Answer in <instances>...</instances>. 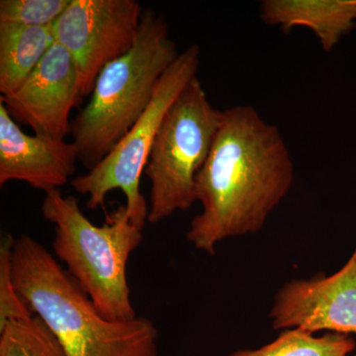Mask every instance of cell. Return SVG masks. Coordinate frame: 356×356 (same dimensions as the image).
I'll return each instance as SVG.
<instances>
[{
    "label": "cell",
    "instance_id": "cell-3",
    "mask_svg": "<svg viewBox=\"0 0 356 356\" xmlns=\"http://www.w3.org/2000/svg\"><path fill=\"white\" fill-rule=\"evenodd\" d=\"M179 54L165 18L153 9H144L132 49L102 70L88 104L70 124L79 161L88 172L142 116L161 76Z\"/></svg>",
    "mask_w": 356,
    "mask_h": 356
},
{
    "label": "cell",
    "instance_id": "cell-16",
    "mask_svg": "<svg viewBox=\"0 0 356 356\" xmlns=\"http://www.w3.org/2000/svg\"><path fill=\"white\" fill-rule=\"evenodd\" d=\"M15 238L2 234L0 241V329L9 322L24 320L34 314L20 296L13 276V250Z\"/></svg>",
    "mask_w": 356,
    "mask_h": 356
},
{
    "label": "cell",
    "instance_id": "cell-8",
    "mask_svg": "<svg viewBox=\"0 0 356 356\" xmlns=\"http://www.w3.org/2000/svg\"><path fill=\"white\" fill-rule=\"evenodd\" d=\"M269 318L275 331L356 334V257L331 276L288 281L276 293Z\"/></svg>",
    "mask_w": 356,
    "mask_h": 356
},
{
    "label": "cell",
    "instance_id": "cell-2",
    "mask_svg": "<svg viewBox=\"0 0 356 356\" xmlns=\"http://www.w3.org/2000/svg\"><path fill=\"white\" fill-rule=\"evenodd\" d=\"M11 266L18 293L57 339L65 356H158L159 332L151 320L104 317L32 236L15 238Z\"/></svg>",
    "mask_w": 356,
    "mask_h": 356
},
{
    "label": "cell",
    "instance_id": "cell-11",
    "mask_svg": "<svg viewBox=\"0 0 356 356\" xmlns=\"http://www.w3.org/2000/svg\"><path fill=\"white\" fill-rule=\"evenodd\" d=\"M261 16L283 31L308 28L329 53L356 27V0H264Z\"/></svg>",
    "mask_w": 356,
    "mask_h": 356
},
{
    "label": "cell",
    "instance_id": "cell-7",
    "mask_svg": "<svg viewBox=\"0 0 356 356\" xmlns=\"http://www.w3.org/2000/svg\"><path fill=\"white\" fill-rule=\"evenodd\" d=\"M143 13L136 0H72L56 21V42L72 56L83 97L102 70L132 49Z\"/></svg>",
    "mask_w": 356,
    "mask_h": 356
},
{
    "label": "cell",
    "instance_id": "cell-10",
    "mask_svg": "<svg viewBox=\"0 0 356 356\" xmlns=\"http://www.w3.org/2000/svg\"><path fill=\"white\" fill-rule=\"evenodd\" d=\"M74 143L44 135H27L0 103V186L23 181L33 188L58 191L76 172Z\"/></svg>",
    "mask_w": 356,
    "mask_h": 356
},
{
    "label": "cell",
    "instance_id": "cell-14",
    "mask_svg": "<svg viewBox=\"0 0 356 356\" xmlns=\"http://www.w3.org/2000/svg\"><path fill=\"white\" fill-rule=\"evenodd\" d=\"M0 356H65L38 316L9 322L0 329Z\"/></svg>",
    "mask_w": 356,
    "mask_h": 356
},
{
    "label": "cell",
    "instance_id": "cell-12",
    "mask_svg": "<svg viewBox=\"0 0 356 356\" xmlns=\"http://www.w3.org/2000/svg\"><path fill=\"white\" fill-rule=\"evenodd\" d=\"M56 43L53 26L0 22V93L13 95Z\"/></svg>",
    "mask_w": 356,
    "mask_h": 356
},
{
    "label": "cell",
    "instance_id": "cell-15",
    "mask_svg": "<svg viewBox=\"0 0 356 356\" xmlns=\"http://www.w3.org/2000/svg\"><path fill=\"white\" fill-rule=\"evenodd\" d=\"M72 0H1L0 22L32 27L53 26Z\"/></svg>",
    "mask_w": 356,
    "mask_h": 356
},
{
    "label": "cell",
    "instance_id": "cell-6",
    "mask_svg": "<svg viewBox=\"0 0 356 356\" xmlns=\"http://www.w3.org/2000/svg\"><path fill=\"white\" fill-rule=\"evenodd\" d=\"M199 64L198 44L181 51L161 76L153 99L132 128L98 165L70 180L74 191L88 196V209L102 207L110 192L121 191L131 221L144 229L149 205L140 192V177L166 113L192 79L197 77Z\"/></svg>",
    "mask_w": 356,
    "mask_h": 356
},
{
    "label": "cell",
    "instance_id": "cell-17",
    "mask_svg": "<svg viewBox=\"0 0 356 356\" xmlns=\"http://www.w3.org/2000/svg\"><path fill=\"white\" fill-rule=\"evenodd\" d=\"M353 257H356V248H355V252H353Z\"/></svg>",
    "mask_w": 356,
    "mask_h": 356
},
{
    "label": "cell",
    "instance_id": "cell-5",
    "mask_svg": "<svg viewBox=\"0 0 356 356\" xmlns=\"http://www.w3.org/2000/svg\"><path fill=\"white\" fill-rule=\"evenodd\" d=\"M221 120L202 83L192 79L166 113L145 168L151 181L147 222L158 224L196 202V177Z\"/></svg>",
    "mask_w": 356,
    "mask_h": 356
},
{
    "label": "cell",
    "instance_id": "cell-9",
    "mask_svg": "<svg viewBox=\"0 0 356 356\" xmlns=\"http://www.w3.org/2000/svg\"><path fill=\"white\" fill-rule=\"evenodd\" d=\"M83 98L74 60L56 42L22 86L13 95L0 96V103L16 123L37 135L65 139L70 133V112Z\"/></svg>",
    "mask_w": 356,
    "mask_h": 356
},
{
    "label": "cell",
    "instance_id": "cell-1",
    "mask_svg": "<svg viewBox=\"0 0 356 356\" xmlns=\"http://www.w3.org/2000/svg\"><path fill=\"white\" fill-rule=\"evenodd\" d=\"M291 156L276 126L252 106L222 111L209 156L196 177L195 198L202 211L186 238L213 255L218 243L261 231L291 189Z\"/></svg>",
    "mask_w": 356,
    "mask_h": 356
},
{
    "label": "cell",
    "instance_id": "cell-4",
    "mask_svg": "<svg viewBox=\"0 0 356 356\" xmlns=\"http://www.w3.org/2000/svg\"><path fill=\"white\" fill-rule=\"evenodd\" d=\"M42 214L55 228L53 250L98 311L111 321L138 317L131 300L127 264L143 241L122 205L102 226L89 221L74 196L47 192Z\"/></svg>",
    "mask_w": 356,
    "mask_h": 356
},
{
    "label": "cell",
    "instance_id": "cell-13",
    "mask_svg": "<svg viewBox=\"0 0 356 356\" xmlns=\"http://www.w3.org/2000/svg\"><path fill=\"white\" fill-rule=\"evenodd\" d=\"M348 334L325 332L317 337L301 329L285 330L271 343L255 350H238L228 356H356Z\"/></svg>",
    "mask_w": 356,
    "mask_h": 356
}]
</instances>
